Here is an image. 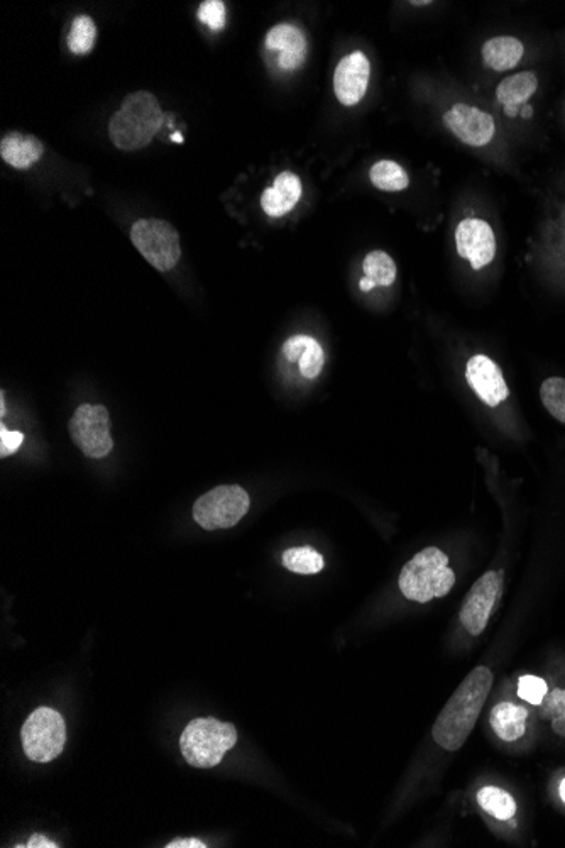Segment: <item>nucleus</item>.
<instances>
[{
  "instance_id": "ddd939ff",
  "label": "nucleus",
  "mask_w": 565,
  "mask_h": 848,
  "mask_svg": "<svg viewBox=\"0 0 565 848\" xmlns=\"http://www.w3.org/2000/svg\"><path fill=\"white\" fill-rule=\"evenodd\" d=\"M467 383L488 407H498L510 397V388L500 366L493 359L478 354L467 361Z\"/></svg>"
},
{
  "instance_id": "a211bd4d",
  "label": "nucleus",
  "mask_w": 565,
  "mask_h": 848,
  "mask_svg": "<svg viewBox=\"0 0 565 848\" xmlns=\"http://www.w3.org/2000/svg\"><path fill=\"white\" fill-rule=\"evenodd\" d=\"M525 55V46L513 36H496L483 46V61L494 72H508L515 68Z\"/></svg>"
},
{
  "instance_id": "c85d7f7f",
  "label": "nucleus",
  "mask_w": 565,
  "mask_h": 848,
  "mask_svg": "<svg viewBox=\"0 0 565 848\" xmlns=\"http://www.w3.org/2000/svg\"><path fill=\"white\" fill-rule=\"evenodd\" d=\"M547 693H549L547 683L537 676H523L518 683V696L522 700L528 701L530 705L540 706Z\"/></svg>"
},
{
  "instance_id": "c756f323",
  "label": "nucleus",
  "mask_w": 565,
  "mask_h": 848,
  "mask_svg": "<svg viewBox=\"0 0 565 848\" xmlns=\"http://www.w3.org/2000/svg\"><path fill=\"white\" fill-rule=\"evenodd\" d=\"M24 436L17 430H7L6 425H0V458L12 456L21 447Z\"/></svg>"
},
{
  "instance_id": "aec40b11",
  "label": "nucleus",
  "mask_w": 565,
  "mask_h": 848,
  "mask_svg": "<svg viewBox=\"0 0 565 848\" xmlns=\"http://www.w3.org/2000/svg\"><path fill=\"white\" fill-rule=\"evenodd\" d=\"M538 89V77L533 72L515 73L506 77L496 89V99L505 105L508 116H516L520 105L525 104Z\"/></svg>"
},
{
  "instance_id": "b1692460",
  "label": "nucleus",
  "mask_w": 565,
  "mask_h": 848,
  "mask_svg": "<svg viewBox=\"0 0 565 848\" xmlns=\"http://www.w3.org/2000/svg\"><path fill=\"white\" fill-rule=\"evenodd\" d=\"M283 566L295 574H317L324 569V557L312 547H291L283 552Z\"/></svg>"
},
{
  "instance_id": "4468645a",
  "label": "nucleus",
  "mask_w": 565,
  "mask_h": 848,
  "mask_svg": "<svg viewBox=\"0 0 565 848\" xmlns=\"http://www.w3.org/2000/svg\"><path fill=\"white\" fill-rule=\"evenodd\" d=\"M264 46L266 50L275 53L278 67L285 72H297L307 60V38L295 24H276L266 34Z\"/></svg>"
},
{
  "instance_id": "7ed1b4c3",
  "label": "nucleus",
  "mask_w": 565,
  "mask_h": 848,
  "mask_svg": "<svg viewBox=\"0 0 565 848\" xmlns=\"http://www.w3.org/2000/svg\"><path fill=\"white\" fill-rule=\"evenodd\" d=\"M400 591L405 598L417 603H428L447 595L454 584L456 574L449 568V557L437 547H427L412 561L406 562L400 573Z\"/></svg>"
},
{
  "instance_id": "cd10ccee",
  "label": "nucleus",
  "mask_w": 565,
  "mask_h": 848,
  "mask_svg": "<svg viewBox=\"0 0 565 848\" xmlns=\"http://www.w3.org/2000/svg\"><path fill=\"white\" fill-rule=\"evenodd\" d=\"M198 21L212 31H222L227 24V9L222 0H205L198 7Z\"/></svg>"
},
{
  "instance_id": "6ab92c4d",
  "label": "nucleus",
  "mask_w": 565,
  "mask_h": 848,
  "mask_svg": "<svg viewBox=\"0 0 565 848\" xmlns=\"http://www.w3.org/2000/svg\"><path fill=\"white\" fill-rule=\"evenodd\" d=\"M527 722L528 710L510 701H503L494 706L489 715L493 732L505 742H515L522 738L527 732Z\"/></svg>"
},
{
  "instance_id": "412c9836",
  "label": "nucleus",
  "mask_w": 565,
  "mask_h": 848,
  "mask_svg": "<svg viewBox=\"0 0 565 848\" xmlns=\"http://www.w3.org/2000/svg\"><path fill=\"white\" fill-rule=\"evenodd\" d=\"M369 180L383 192H403L410 185L405 168L391 160L378 161L369 171Z\"/></svg>"
},
{
  "instance_id": "6e6552de",
  "label": "nucleus",
  "mask_w": 565,
  "mask_h": 848,
  "mask_svg": "<svg viewBox=\"0 0 565 848\" xmlns=\"http://www.w3.org/2000/svg\"><path fill=\"white\" fill-rule=\"evenodd\" d=\"M68 429L75 446L87 458H105L114 447V441L110 437L109 412L102 405L85 403L82 407H78L73 413Z\"/></svg>"
},
{
  "instance_id": "5701e85b",
  "label": "nucleus",
  "mask_w": 565,
  "mask_h": 848,
  "mask_svg": "<svg viewBox=\"0 0 565 848\" xmlns=\"http://www.w3.org/2000/svg\"><path fill=\"white\" fill-rule=\"evenodd\" d=\"M363 271L366 278L373 281L376 287H391L396 280V263L390 254L384 251H371L364 258Z\"/></svg>"
},
{
  "instance_id": "bb28decb",
  "label": "nucleus",
  "mask_w": 565,
  "mask_h": 848,
  "mask_svg": "<svg viewBox=\"0 0 565 848\" xmlns=\"http://www.w3.org/2000/svg\"><path fill=\"white\" fill-rule=\"evenodd\" d=\"M540 711L545 720H549L559 737L565 738V689H554L547 693L544 701L540 703Z\"/></svg>"
},
{
  "instance_id": "2f4dec72",
  "label": "nucleus",
  "mask_w": 565,
  "mask_h": 848,
  "mask_svg": "<svg viewBox=\"0 0 565 848\" xmlns=\"http://www.w3.org/2000/svg\"><path fill=\"white\" fill-rule=\"evenodd\" d=\"M207 845L198 840V838H176L173 842L168 843L166 848H205Z\"/></svg>"
},
{
  "instance_id": "1a4fd4ad",
  "label": "nucleus",
  "mask_w": 565,
  "mask_h": 848,
  "mask_svg": "<svg viewBox=\"0 0 565 848\" xmlns=\"http://www.w3.org/2000/svg\"><path fill=\"white\" fill-rule=\"evenodd\" d=\"M503 588H505L503 571H488L474 583L471 591L467 593L466 600L462 603L461 615H459L462 627L466 628L469 634L474 637L483 634L484 628L488 627L494 608L500 603Z\"/></svg>"
},
{
  "instance_id": "423d86ee",
  "label": "nucleus",
  "mask_w": 565,
  "mask_h": 848,
  "mask_svg": "<svg viewBox=\"0 0 565 848\" xmlns=\"http://www.w3.org/2000/svg\"><path fill=\"white\" fill-rule=\"evenodd\" d=\"M131 241L149 265L161 273L173 270L182 256L178 231L170 222L161 219H141L134 222Z\"/></svg>"
},
{
  "instance_id": "f3484780",
  "label": "nucleus",
  "mask_w": 565,
  "mask_h": 848,
  "mask_svg": "<svg viewBox=\"0 0 565 848\" xmlns=\"http://www.w3.org/2000/svg\"><path fill=\"white\" fill-rule=\"evenodd\" d=\"M43 143L31 134L9 133L0 143V156L16 170H28L43 156Z\"/></svg>"
},
{
  "instance_id": "a878e982",
  "label": "nucleus",
  "mask_w": 565,
  "mask_h": 848,
  "mask_svg": "<svg viewBox=\"0 0 565 848\" xmlns=\"http://www.w3.org/2000/svg\"><path fill=\"white\" fill-rule=\"evenodd\" d=\"M540 400L545 410L565 425V378H547L540 386Z\"/></svg>"
},
{
  "instance_id": "72a5a7b5",
  "label": "nucleus",
  "mask_w": 565,
  "mask_h": 848,
  "mask_svg": "<svg viewBox=\"0 0 565 848\" xmlns=\"http://www.w3.org/2000/svg\"><path fill=\"white\" fill-rule=\"evenodd\" d=\"M171 141H175V143L182 144L183 143L182 133L171 134Z\"/></svg>"
},
{
  "instance_id": "4be33fe9",
  "label": "nucleus",
  "mask_w": 565,
  "mask_h": 848,
  "mask_svg": "<svg viewBox=\"0 0 565 848\" xmlns=\"http://www.w3.org/2000/svg\"><path fill=\"white\" fill-rule=\"evenodd\" d=\"M478 804L496 820H510L516 813L513 796L505 789L496 788V786H486L481 789L478 793Z\"/></svg>"
},
{
  "instance_id": "e433bc0d",
  "label": "nucleus",
  "mask_w": 565,
  "mask_h": 848,
  "mask_svg": "<svg viewBox=\"0 0 565 848\" xmlns=\"http://www.w3.org/2000/svg\"><path fill=\"white\" fill-rule=\"evenodd\" d=\"M412 4L413 6H428L430 2H428V0H425V2H412Z\"/></svg>"
},
{
  "instance_id": "20e7f679",
  "label": "nucleus",
  "mask_w": 565,
  "mask_h": 848,
  "mask_svg": "<svg viewBox=\"0 0 565 848\" xmlns=\"http://www.w3.org/2000/svg\"><path fill=\"white\" fill-rule=\"evenodd\" d=\"M237 730L231 723L215 718H197L188 723L180 738V749L188 764L198 769L219 766L224 755L236 745Z\"/></svg>"
},
{
  "instance_id": "0eeeda50",
  "label": "nucleus",
  "mask_w": 565,
  "mask_h": 848,
  "mask_svg": "<svg viewBox=\"0 0 565 848\" xmlns=\"http://www.w3.org/2000/svg\"><path fill=\"white\" fill-rule=\"evenodd\" d=\"M24 754L33 762H51L61 754L66 744V725L63 716L51 708H38L22 725Z\"/></svg>"
},
{
  "instance_id": "f8f14e48",
  "label": "nucleus",
  "mask_w": 565,
  "mask_h": 848,
  "mask_svg": "<svg viewBox=\"0 0 565 848\" xmlns=\"http://www.w3.org/2000/svg\"><path fill=\"white\" fill-rule=\"evenodd\" d=\"M371 63L363 51L344 56L334 73V92L342 105L352 107L364 99L368 92Z\"/></svg>"
},
{
  "instance_id": "f257e3e1",
  "label": "nucleus",
  "mask_w": 565,
  "mask_h": 848,
  "mask_svg": "<svg viewBox=\"0 0 565 848\" xmlns=\"http://www.w3.org/2000/svg\"><path fill=\"white\" fill-rule=\"evenodd\" d=\"M491 686L493 672L484 666L472 669L459 684L432 727V737L442 749L454 752L466 744L472 728L478 723Z\"/></svg>"
},
{
  "instance_id": "7c9ffc66",
  "label": "nucleus",
  "mask_w": 565,
  "mask_h": 848,
  "mask_svg": "<svg viewBox=\"0 0 565 848\" xmlns=\"http://www.w3.org/2000/svg\"><path fill=\"white\" fill-rule=\"evenodd\" d=\"M17 847H28V848H56L55 842H51L50 838L44 837V835H39V833H34L33 837L29 838V842L26 845H17Z\"/></svg>"
},
{
  "instance_id": "f704fd0d",
  "label": "nucleus",
  "mask_w": 565,
  "mask_h": 848,
  "mask_svg": "<svg viewBox=\"0 0 565 848\" xmlns=\"http://www.w3.org/2000/svg\"><path fill=\"white\" fill-rule=\"evenodd\" d=\"M0 415H2V417L6 415V403H4V395H2V400H0Z\"/></svg>"
},
{
  "instance_id": "2eb2a0df",
  "label": "nucleus",
  "mask_w": 565,
  "mask_h": 848,
  "mask_svg": "<svg viewBox=\"0 0 565 848\" xmlns=\"http://www.w3.org/2000/svg\"><path fill=\"white\" fill-rule=\"evenodd\" d=\"M302 182L295 173L283 171L276 177L273 187L266 188L261 195V207L269 217H283L297 207L302 199Z\"/></svg>"
},
{
  "instance_id": "f03ea898",
  "label": "nucleus",
  "mask_w": 565,
  "mask_h": 848,
  "mask_svg": "<svg viewBox=\"0 0 565 848\" xmlns=\"http://www.w3.org/2000/svg\"><path fill=\"white\" fill-rule=\"evenodd\" d=\"M165 116L160 100L149 92L127 95L121 109L109 122L110 141L122 151H138L148 146L160 133Z\"/></svg>"
},
{
  "instance_id": "c9c22d12",
  "label": "nucleus",
  "mask_w": 565,
  "mask_h": 848,
  "mask_svg": "<svg viewBox=\"0 0 565 848\" xmlns=\"http://www.w3.org/2000/svg\"><path fill=\"white\" fill-rule=\"evenodd\" d=\"M560 798H562V801L565 803V779L560 782Z\"/></svg>"
},
{
  "instance_id": "9d476101",
  "label": "nucleus",
  "mask_w": 565,
  "mask_h": 848,
  "mask_svg": "<svg viewBox=\"0 0 565 848\" xmlns=\"http://www.w3.org/2000/svg\"><path fill=\"white\" fill-rule=\"evenodd\" d=\"M457 254L471 263L472 270H483L496 256L493 227L483 219H464L456 229Z\"/></svg>"
},
{
  "instance_id": "473e14b6",
  "label": "nucleus",
  "mask_w": 565,
  "mask_h": 848,
  "mask_svg": "<svg viewBox=\"0 0 565 848\" xmlns=\"http://www.w3.org/2000/svg\"><path fill=\"white\" fill-rule=\"evenodd\" d=\"M359 288H361L363 292H371L373 288H376V285H374L373 281L364 276V278H361V281H359Z\"/></svg>"
},
{
  "instance_id": "9b49d317",
  "label": "nucleus",
  "mask_w": 565,
  "mask_h": 848,
  "mask_svg": "<svg viewBox=\"0 0 565 848\" xmlns=\"http://www.w3.org/2000/svg\"><path fill=\"white\" fill-rule=\"evenodd\" d=\"M444 122L459 141L472 148H481L491 143L496 133L493 117L467 104H456L449 112H445Z\"/></svg>"
},
{
  "instance_id": "dca6fc26",
  "label": "nucleus",
  "mask_w": 565,
  "mask_h": 848,
  "mask_svg": "<svg viewBox=\"0 0 565 848\" xmlns=\"http://www.w3.org/2000/svg\"><path fill=\"white\" fill-rule=\"evenodd\" d=\"M281 353L286 361H297L300 373L307 380H315L322 373L325 364L324 349L312 336L297 334L290 337L281 347Z\"/></svg>"
},
{
  "instance_id": "39448f33",
  "label": "nucleus",
  "mask_w": 565,
  "mask_h": 848,
  "mask_svg": "<svg viewBox=\"0 0 565 848\" xmlns=\"http://www.w3.org/2000/svg\"><path fill=\"white\" fill-rule=\"evenodd\" d=\"M249 505V495L241 486H217L195 502L193 520L205 530L231 529L246 517Z\"/></svg>"
},
{
  "instance_id": "393cba45",
  "label": "nucleus",
  "mask_w": 565,
  "mask_h": 848,
  "mask_svg": "<svg viewBox=\"0 0 565 848\" xmlns=\"http://www.w3.org/2000/svg\"><path fill=\"white\" fill-rule=\"evenodd\" d=\"M95 39H97V26L94 19L88 16L75 17L68 34V48L73 55H88L94 50Z\"/></svg>"
}]
</instances>
